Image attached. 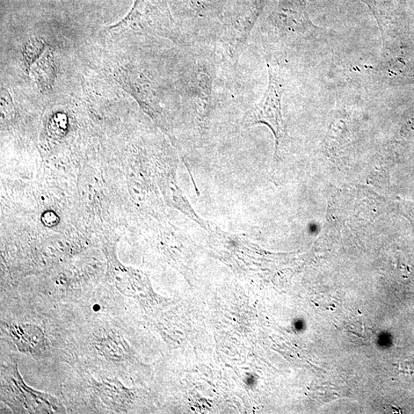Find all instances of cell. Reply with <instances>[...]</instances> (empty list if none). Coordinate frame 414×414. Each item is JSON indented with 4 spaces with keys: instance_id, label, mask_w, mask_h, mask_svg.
<instances>
[{
    "instance_id": "obj_1",
    "label": "cell",
    "mask_w": 414,
    "mask_h": 414,
    "mask_svg": "<svg viewBox=\"0 0 414 414\" xmlns=\"http://www.w3.org/2000/svg\"><path fill=\"white\" fill-rule=\"evenodd\" d=\"M174 28L166 0H136L132 10L110 30L132 31L171 38L175 34Z\"/></svg>"
},
{
    "instance_id": "obj_2",
    "label": "cell",
    "mask_w": 414,
    "mask_h": 414,
    "mask_svg": "<svg viewBox=\"0 0 414 414\" xmlns=\"http://www.w3.org/2000/svg\"><path fill=\"white\" fill-rule=\"evenodd\" d=\"M2 396L23 413H62L65 411L53 396L27 386L17 364L10 368L9 377L2 381Z\"/></svg>"
},
{
    "instance_id": "obj_3",
    "label": "cell",
    "mask_w": 414,
    "mask_h": 414,
    "mask_svg": "<svg viewBox=\"0 0 414 414\" xmlns=\"http://www.w3.org/2000/svg\"><path fill=\"white\" fill-rule=\"evenodd\" d=\"M268 85L264 96L245 120L247 126L264 123L270 128L275 139V156L277 157L280 141L285 135L282 114L283 83L281 77L268 64Z\"/></svg>"
},
{
    "instance_id": "obj_4",
    "label": "cell",
    "mask_w": 414,
    "mask_h": 414,
    "mask_svg": "<svg viewBox=\"0 0 414 414\" xmlns=\"http://www.w3.org/2000/svg\"><path fill=\"white\" fill-rule=\"evenodd\" d=\"M9 335L17 350L35 358L44 356L49 344L44 332L39 326L33 324H12L9 326Z\"/></svg>"
},
{
    "instance_id": "obj_5",
    "label": "cell",
    "mask_w": 414,
    "mask_h": 414,
    "mask_svg": "<svg viewBox=\"0 0 414 414\" xmlns=\"http://www.w3.org/2000/svg\"><path fill=\"white\" fill-rule=\"evenodd\" d=\"M97 395L108 408L116 412L126 410L129 402V390L117 379L92 381Z\"/></svg>"
},
{
    "instance_id": "obj_6",
    "label": "cell",
    "mask_w": 414,
    "mask_h": 414,
    "mask_svg": "<svg viewBox=\"0 0 414 414\" xmlns=\"http://www.w3.org/2000/svg\"><path fill=\"white\" fill-rule=\"evenodd\" d=\"M30 74L42 92H46L53 88L55 69L52 49L46 47L38 60L32 64Z\"/></svg>"
},
{
    "instance_id": "obj_7",
    "label": "cell",
    "mask_w": 414,
    "mask_h": 414,
    "mask_svg": "<svg viewBox=\"0 0 414 414\" xmlns=\"http://www.w3.org/2000/svg\"><path fill=\"white\" fill-rule=\"evenodd\" d=\"M94 346L96 347L98 353L107 360L114 362H120L123 355V346L121 337L118 335H105L103 337H98L94 341Z\"/></svg>"
},
{
    "instance_id": "obj_8",
    "label": "cell",
    "mask_w": 414,
    "mask_h": 414,
    "mask_svg": "<svg viewBox=\"0 0 414 414\" xmlns=\"http://www.w3.org/2000/svg\"><path fill=\"white\" fill-rule=\"evenodd\" d=\"M44 49V43L40 40L34 39L31 40L25 47L24 56L26 58V62L32 65V62L36 59V57L41 55Z\"/></svg>"
}]
</instances>
